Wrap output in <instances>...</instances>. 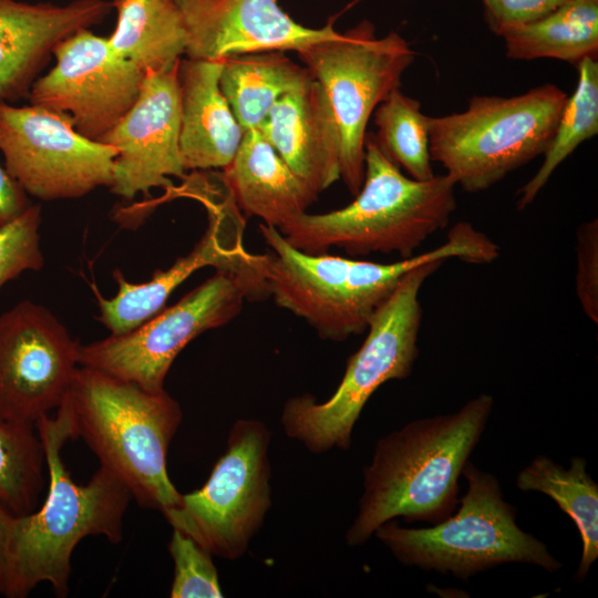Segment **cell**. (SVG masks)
<instances>
[{
	"label": "cell",
	"instance_id": "cell-1",
	"mask_svg": "<svg viewBox=\"0 0 598 598\" xmlns=\"http://www.w3.org/2000/svg\"><path fill=\"white\" fill-rule=\"evenodd\" d=\"M259 231L268 247L264 275L269 297L319 337L337 342L367 331L373 313L413 268L450 258L484 265L499 256V247L466 221L454 225L440 247L390 264L307 254L274 226L259 224Z\"/></svg>",
	"mask_w": 598,
	"mask_h": 598
},
{
	"label": "cell",
	"instance_id": "cell-2",
	"mask_svg": "<svg viewBox=\"0 0 598 598\" xmlns=\"http://www.w3.org/2000/svg\"><path fill=\"white\" fill-rule=\"evenodd\" d=\"M493 405V396L481 393L453 413L417 419L382 436L363 471V493L347 544H365L396 517L433 525L450 516L460 499L458 478Z\"/></svg>",
	"mask_w": 598,
	"mask_h": 598
},
{
	"label": "cell",
	"instance_id": "cell-3",
	"mask_svg": "<svg viewBox=\"0 0 598 598\" xmlns=\"http://www.w3.org/2000/svg\"><path fill=\"white\" fill-rule=\"evenodd\" d=\"M49 470L50 486L38 511L13 516L6 551L2 596L24 598L38 585L49 582L58 597L69 594L71 556L86 536L123 538V518L132 494L126 485L101 466L85 485L73 482L61 450L73 439L65 400L56 415L35 422Z\"/></svg>",
	"mask_w": 598,
	"mask_h": 598
},
{
	"label": "cell",
	"instance_id": "cell-4",
	"mask_svg": "<svg viewBox=\"0 0 598 598\" xmlns=\"http://www.w3.org/2000/svg\"><path fill=\"white\" fill-rule=\"evenodd\" d=\"M362 186L346 207L324 214L305 213L279 228L296 249L323 254L337 247L351 256L414 251L445 228L456 208L455 183L444 175L417 181L404 175L377 144L364 141Z\"/></svg>",
	"mask_w": 598,
	"mask_h": 598
},
{
	"label": "cell",
	"instance_id": "cell-5",
	"mask_svg": "<svg viewBox=\"0 0 598 598\" xmlns=\"http://www.w3.org/2000/svg\"><path fill=\"white\" fill-rule=\"evenodd\" d=\"M73 439L82 437L101 466L120 478L132 498L165 512L182 494L167 473V451L182 422L178 403L165 391L80 365L64 399Z\"/></svg>",
	"mask_w": 598,
	"mask_h": 598
},
{
	"label": "cell",
	"instance_id": "cell-6",
	"mask_svg": "<svg viewBox=\"0 0 598 598\" xmlns=\"http://www.w3.org/2000/svg\"><path fill=\"white\" fill-rule=\"evenodd\" d=\"M444 262L423 264L402 277L371 317L365 340L348 359L343 378L329 399L317 402L306 393L286 402L281 423L289 437L316 454L349 448L354 424L372 394L383 383L412 373L422 321L420 291Z\"/></svg>",
	"mask_w": 598,
	"mask_h": 598
},
{
	"label": "cell",
	"instance_id": "cell-7",
	"mask_svg": "<svg viewBox=\"0 0 598 598\" xmlns=\"http://www.w3.org/2000/svg\"><path fill=\"white\" fill-rule=\"evenodd\" d=\"M462 475L466 492L445 519L420 528L403 527L392 519L377 528L375 537L401 564L462 580L511 563L548 573L561 568L542 540L517 525L516 511L504 499L493 474L468 461Z\"/></svg>",
	"mask_w": 598,
	"mask_h": 598
},
{
	"label": "cell",
	"instance_id": "cell-8",
	"mask_svg": "<svg viewBox=\"0 0 598 598\" xmlns=\"http://www.w3.org/2000/svg\"><path fill=\"white\" fill-rule=\"evenodd\" d=\"M567 97L546 83L511 97L475 95L463 112L427 116L431 159L463 190L488 189L544 155Z\"/></svg>",
	"mask_w": 598,
	"mask_h": 598
},
{
	"label": "cell",
	"instance_id": "cell-9",
	"mask_svg": "<svg viewBox=\"0 0 598 598\" xmlns=\"http://www.w3.org/2000/svg\"><path fill=\"white\" fill-rule=\"evenodd\" d=\"M296 52L330 105L339 135L340 178L355 196L364 178L368 122L378 105L400 89L415 52L398 32L377 38L367 20Z\"/></svg>",
	"mask_w": 598,
	"mask_h": 598
},
{
	"label": "cell",
	"instance_id": "cell-10",
	"mask_svg": "<svg viewBox=\"0 0 598 598\" xmlns=\"http://www.w3.org/2000/svg\"><path fill=\"white\" fill-rule=\"evenodd\" d=\"M269 297L264 271L216 269L175 305L131 331L81 346L80 365L163 391L178 353L203 332L240 312L245 300Z\"/></svg>",
	"mask_w": 598,
	"mask_h": 598
},
{
	"label": "cell",
	"instance_id": "cell-11",
	"mask_svg": "<svg viewBox=\"0 0 598 598\" xmlns=\"http://www.w3.org/2000/svg\"><path fill=\"white\" fill-rule=\"evenodd\" d=\"M269 442L262 422L238 420L206 483L163 514L172 527L213 555L241 557L271 506Z\"/></svg>",
	"mask_w": 598,
	"mask_h": 598
},
{
	"label": "cell",
	"instance_id": "cell-12",
	"mask_svg": "<svg viewBox=\"0 0 598 598\" xmlns=\"http://www.w3.org/2000/svg\"><path fill=\"white\" fill-rule=\"evenodd\" d=\"M0 152L27 195L50 202L83 197L114 181L116 150L81 135L61 113L0 103Z\"/></svg>",
	"mask_w": 598,
	"mask_h": 598
},
{
	"label": "cell",
	"instance_id": "cell-13",
	"mask_svg": "<svg viewBox=\"0 0 598 598\" xmlns=\"http://www.w3.org/2000/svg\"><path fill=\"white\" fill-rule=\"evenodd\" d=\"M183 182L178 194L204 205L208 227L192 251L167 269L154 271L148 281L133 283L121 270H114L118 286L116 295L105 298L95 290L99 320L111 334L131 331L153 317L164 308L171 293L198 269L210 266L264 271V255L249 252L244 244L245 220L221 173L194 171Z\"/></svg>",
	"mask_w": 598,
	"mask_h": 598
},
{
	"label": "cell",
	"instance_id": "cell-14",
	"mask_svg": "<svg viewBox=\"0 0 598 598\" xmlns=\"http://www.w3.org/2000/svg\"><path fill=\"white\" fill-rule=\"evenodd\" d=\"M81 344L44 306L24 300L0 315V417L35 422L58 409Z\"/></svg>",
	"mask_w": 598,
	"mask_h": 598
},
{
	"label": "cell",
	"instance_id": "cell-15",
	"mask_svg": "<svg viewBox=\"0 0 598 598\" xmlns=\"http://www.w3.org/2000/svg\"><path fill=\"white\" fill-rule=\"evenodd\" d=\"M53 56V68L30 90V104L66 115L81 135L99 142L135 103L145 73L90 29L60 42Z\"/></svg>",
	"mask_w": 598,
	"mask_h": 598
},
{
	"label": "cell",
	"instance_id": "cell-16",
	"mask_svg": "<svg viewBox=\"0 0 598 598\" xmlns=\"http://www.w3.org/2000/svg\"><path fill=\"white\" fill-rule=\"evenodd\" d=\"M178 62L146 72L135 103L99 141L116 150L110 190L124 199L153 188L168 192L172 176L186 175L179 151Z\"/></svg>",
	"mask_w": 598,
	"mask_h": 598
},
{
	"label": "cell",
	"instance_id": "cell-17",
	"mask_svg": "<svg viewBox=\"0 0 598 598\" xmlns=\"http://www.w3.org/2000/svg\"><path fill=\"white\" fill-rule=\"evenodd\" d=\"M187 32L185 55L225 59L229 55L298 51L336 37L333 20L312 29L295 21L277 0H176Z\"/></svg>",
	"mask_w": 598,
	"mask_h": 598
},
{
	"label": "cell",
	"instance_id": "cell-18",
	"mask_svg": "<svg viewBox=\"0 0 598 598\" xmlns=\"http://www.w3.org/2000/svg\"><path fill=\"white\" fill-rule=\"evenodd\" d=\"M112 9L109 0L65 4L0 0V103L28 97L55 47L101 23Z\"/></svg>",
	"mask_w": 598,
	"mask_h": 598
},
{
	"label": "cell",
	"instance_id": "cell-19",
	"mask_svg": "<svg viewBox=\"0 0 598 598\" xmlns=\"http://www.w3.org/2000/svg\"><path fill=\"white\" fill-rule=\"evenodd\" d=\"M258 130L316 195L340 179L337 126L322 87L315 79L281 96Z\"/></svg>",
	"mask_w": 598,
	"mask_h": 598
},
{
	"label": "cell",
	"instance_id": "cell-20",
	"mask_svg": "<svg viewBox=\"0 0 598 598\" xmlns=\"http://www.w3.org/2000/svg\"><path fill=\"white\" fill-rule=\"evenodd\" d=\"M225 59H181L179 151L185 171L224 169L235 156L244 131L220 86Z\"/></svg>",
	"mask_w": 598,
	"mask_h": 598
},
{
	"label": "cell",
	"instance_id": "cell-21",
	"mask_svg": "<svg viewBox=\"0 0 598 598\" xmlns=\"http://www.w3.org/2000/svg\"><path fill=\"white\" fill-rule=\"evenodd\" d=\"M221 176L240 210L277 229L307 213L318 198L259 130L244 133Z\"/></svg>",
	"mask_w": 598,
	"mask_h": 598
},
{
	"label": "cell",
	"instance_id": "cell-22",
	"mask_svg": "<svg viewBox=\"0 0 598 598\" xmlns=\"http://www.w3.org/2000/svg\"><path fill=\"white\" fill-rule=\"evenodd\" d=\"M312 80L306 66H300L282 51H266L225 58L219 86L245 133L258 130L281 96L302 89Z\"/></svg>",
	"mask_w": 598,
	"mask_h": 598
},
{
	"label": "cell",
	"instance_id": "cell-23",
	"mask_svg": "<svg viewBox=\"0 0 598 598\" xmlns=\"http://www.w3.org/2000/svg\"><path fill=\"white\" fill-rule=\"evenodd\" d=\"M116 25L111 48L144 73L177 63L186 52L187 32L176 0H111Z\"/></svg>",
	"mask_w": 598,
	"mask_h": 598
},
{
	"label": "cell",
	"instance_id": "cell-24",
	"mask_svg": "<svg viewBox=\"0 0 598 598\" xmlns=\"http://www.w3.org/2000/svg\"><path fill=\"white\" fill-rule=\"evenodd\" d=\"M513 60L557 59L577 65L598 55V0H568L533 22L499 34Z\"/></svg>",
	"mask_w": 598,
	"mask_h": 598
},
{
	"label": "cell",
	"instance_id": "cell-25",
	"mask_svg": "<svg viewBox=\"0 0 598 598\" xmlns=\"http://www.w3.org/2000/svg\"><path fill=\"white\" fill-rule=\"evenodd\" d=\"M516 486L523 492L547 495L571 518L582 543L575 576L585 579L598 558V485L587 472V460L574 456L566 468L538 455L518 472Z\"/></svg>",
	"mask_w": 598,
	"mask_h": 598
},
{
	"label": "cell",
	"instance_id": "cell-26",
	"mask_svg": "<svg viewBox=\"0 0 598 598\" xmlns=\"http://www.w3.org/2000/svg\"><path fill=\"white\" fill-rule=\"evenodd\" d=\"M578 82L567 97L553 140L535 175L518 190L517 209L530 205L555 169L585 141L598 133V62L585 58L577 65Z\"/></svg>",
	"mask_w": 598,
	"mask_h": 598
},
{
	"label": "cell",
	"instance_id": "cell-27",
	"mask_svg": "<svg viewBox=\"0 0 598 598\" xmlns=\"http://www.w3.org/2000/svg\"><path fill=\"white\" fill-rule=\"evenodd\" d=\"M374 124L377 144L409 177L426 181L434 176L427 115L422 113L419 100L394 90L374 110Z\"/></svg>",
	"mask_w": 598,
	"mask_h": 598
},
{
	"label": "cell",
	"instance_id": "cell-28",
	"mask_svg": "<svg viewBox=\"0 0 598 598\" xmlns=\"http://www.w3.org/2000/svg\"><path fill=\"white\" fill-rule=\"evenodd\" d=\"M45 455L35 424L0 417V505L14 516L37 507Z\"/></svg>",
	"mask_w": 598,
	"mask_h": 598
},
{
	"label": "cell",
	"instance_id": "cell-29",
	"mask_svg": "<svg viewBox=\"0 0 598 598\" xmlns=\"http://www.w3.org/2000/svg\"><path fill=\"white\" fill-rule=\"evenodd\" d=\"M168 550L174 561L172 598H221L218 574L210 553L179 529L173 528Z\"/></svg>",
	"mask_w": 598,
	"mask_h": 598
},
{
	"label": "cell",
	"instance_id": "cell-30",
	"mask_svg": "<svg viewBox=\"0 0 598 598\" xmlns=\"http://www.w3.org/2000/svg\"><path fill=\"white\" fill-rule=\"evenodd\" d=\"M40 225L41 207L31 204L17 218L0 226V290L22 272L42 268Z\"/></svg>",
	"mask_w": 598,
	"mask_h": 598
},
{
	"label": "cell",
	"instance_id": "cell-31",
	"mask_svg": "<svg viewBox=\"0 0 598 598\" xmlns=\"http://www.w3.org/2000/svg\"><path fill=\"white\" fill-rule=\"evenodd\" d=\"M576 293L585 315L598 323V220L577 229Z\"/></svg>",
	"mask_w": 598,
	"mask_h": 598
},
{
	"label": "cell",
	"instance_id": "cell-32",
	"mask_svg": "<svg viewBox=\"0 0 598 598\" xmlns=\"http://www.w3.org/2000/svg\"><path fill=\"white\" fill-rule=\"evenodd\" d=\"M485 21L496 33L509 25L538 20L568 0H481Z\"/></svg>",
	"mask_w": 598,
	"mask_h": 598
},
{
	"label": "cell",
	"instance_id": "cell-33",
	"mask_svg": "<svg viewBox=\"0 0 598 598\" xmlns=\"http://www.w3.org/2000/svg\"><path fill=\"white\" fill-rule=\"evenodd\" d=\"M30 205L28 195L0 165V226L17 218Z\"/></svg>",
	"mask_w": 598,
	"mask_h": 598
},
{
	"label": "cell",
	"instance_id": "cell-34",
	"mask_svg": "<svg viewBox=\"0 0 598 598\" xmlns=\"http://www.w3.org/2000/svg\"><path fill=\"white\" fill-rule=\"evenodd\" d=\"M13 516L0 505V595L3 592L7 543Z\"/></svg>",
	"mask_w": 598,
	"mask_h": 598
}]
</instances>
